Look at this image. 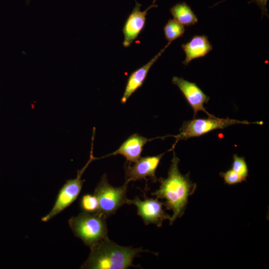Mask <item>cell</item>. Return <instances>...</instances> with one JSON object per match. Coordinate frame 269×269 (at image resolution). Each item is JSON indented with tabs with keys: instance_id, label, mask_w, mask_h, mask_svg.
Instances as JSON below:
<instances>
[{
	"instance_id": "obj_1",
	"label": "cell",
	"mask_w": 269,
	"mask_h": 269,
	"mask_svg": "<svg viewBox=\"0 0 269 269\" xmlns=\"http://www.w3.org/2000/svg\"><path fill=\"white\" fill-rule=\"evenodd\" d=\"M179 160L173 152L167 177L157 179L160 183L159 188L151 193L157 199L164 200L163 205L173 212L169 220L170 225L183 215L188 197L196 188V184L190 180L188 174L180 173L178 168Z\"/></svg>"
},
{
	"instance_id": "obj_2",
	"label": "cell",
	"mask_w": 269,
	"mask_h": 269,
	"mask_svg": "<svg viewBox=\"0 0 269 269\" xmlns=\"http://www.w3.org/2000/svg\"><path fill=\"white\" fill-rule=\"evenodd\" d=\"M90 247V254L81 269H126L135 267L133 264L134 259L140 253L147 252L142 248L121 246L108 238Z\"/></svg>"
},
{
	"instance_id": "obj_3",
	"label": "cell",
	"mask_w": 269,
	"mask_h": 269,
	"mask_svg": "<svg viewBox=\"0 0 269 269\" xmlns=\"http://www.w3.org/2000/svg\"><path fill=\"white\" fill-rule=\"evenodd\" d=\"M106 218L99 212H82L68 220L69 225L75 236L87 246L108 238Z\"/></svg>"
},
{
	"instance_id": "obj_4",
	"label": "cell",
	"mask_w": 269,
	"mask_h": 269,
	"mask_svg": "<svg viewBox=\"0 0 269 269\" xmlns=\"http://www.w3.org/2000/svg\"><path fill=\"white\" fill-rule=\"evenodd\" d=\"M207 119H195L184 122L180 133L176 135H172L176 138L175 144L180 140L186 139L193 137L200 136L217 129H224L237 124L263 125V122H250L227 118H218L214 116Z\"/></svg>"
},
{
	"instance_id": "obj_5",
	"label": "cell",
	"mask_w": 269,
	"mask_h": 269,
	"mask_svg": "<svg viewBox=\"0 0 269 269\" xmlns=\"http://www.w3.org/2000/svg\"><path fill=\"white\" fill-rule=\"evenodd\" d=\"M128 184L125 182L121 186H113L109 184L107 175L104 174L94 191L99 201L98 212L107 218L114 214L122 205L130 204V199L127 197Z\"/></svg>"
},
{
	"instance_id": "obj_6",
	"label": "cell",
	"mask_w": 269,
	"mask_h": 269,
	"mask_svg": "<svg viewBox=\"0 0 269 269\" xmlns=\"http://www.w3.org/2000/svg\"><path fill=\"white\" fill-rule=\"evenodd\" d=\"M93 135L88 161L80 170L77 171L76 178L66 181L59 190L52 208L47 214L41 218L42 222H46L62 212L73 203L79 196L85 181V180L82 179V176L92 161L97 159L94 157L93 154Z\"/></svg>"
},
{
	"instance_id": "obj_7",
	"label": "cell",
	"mask_w": 269,
	"mask_h": 269,
	"mask_svg": "<svg viewBox=\"0 0 269 269\" xmlns=\"http://www.w3.org/2000/svg\"><path fill=\"white\" fill-rule=\"evenodd\" d=\"M164 154L140 157L133 165L128 162L126 163L124 166L125 182L129 183L132 181L149 177L153 182H156L157 181L156 170Z\"/></svg>"
},
{
	"instance_id": "obj_8",
	"label": "cell",
	"mask_w": 269,
	"mask_h": 269,
	"mask_svg": "<svg viewBox=\"0 0 269 269\" xmlns=\"http://www.w3.org/2000/svg\"><path fill=\"white\" fill-rule=\"evenodd\" d=\"M130 204H134L136 207L137 215L145 225L153 224L160 227L164 220L170 219V216L163 209V203L157 198L145 197L142 200L136 196L130 200Z\"/></svg>"
},
{
	"instance_id": "obj_9",
	"label": "cell",
	"mask_w": 269,
	"mask_h": 269,
	"mask_svg": "<svg viewBox=\"0 0 269 269\" xmlns=\"http://www.w3.org/2000/svg\"><path fill=\"white\" fill-rule=\"evenodd\" d=\"M156 0H153L152 4L143 11L140 10L141 4L135 0V6L129 15L123 28L124 47L130 46L143 30L148 11L152 8L157 7V5L155 4Z\"/></svg>"
},
{
	"instance_id": "obj_10",
	"label": "cell",
	"mask_w": 269,
	"mask_h": 269,
	"mask_svg": "<svg viewBox=\"0 0 269 269\" xmlns=\"http://www.w3.org/2000/svg\"><path fill=\"white\" fill-rule=\"evenodd\" d=\"M172 83L178 87L193 109L194 118L199 111L204 112L210 117L214 116L209 113L204 106V104L208 102L209 97L206 95L196 83L176 76L173 77Z\"/></svg>"
},
{
	"instance_id": "obj_11",
	"label": "cell",
	"mask_w": 269,
	"mask_h": 269,
	"mask_svg": "<svg viewBox=\"0 0 269 269\" xmlns=\"http://www.w3.org/2000/svg\"><path fill=\"white\" fill-rule=\"evenodd\" d=\"M171 44L168 43L147 63L133 71L128 77L123 95L121 102L122 104L127 102L129 98L143 85L147 74L153 64L161 56L166 49Z\"/></svg>"
},
{
	"instance_id": "obj_12",
	"label": "cell",
	"mask_w": 269,
	"mask_h": 269,
	"mask_svg": "<svg viewBox=\"0 0 269 269\" xmlns=\"http://www.w3.org/2000/svg\"><path fill=\"white\" fill-rule=\"evenodd\" d=\"M153 139H148L138 134H134L128 137L116 150L101 158L119 154L124 156L127 162L134 163L141 157L145 144Z\"/></svg>"
},
{
	"instance_id": "obj_13",
	"label": "cell",
	"mask_w": 269,
	"mask_h": 269,
	"mask_svg": "<svg viewBox=\"0 0 269 269\" xmlns=\"http://www.w3.org/2000/svg\"><path fill=\"white\" fill-rule=\"evenodd\" d=\"M181 47L185 54L182 62L185 66L194 59L205 57L213 49L208 36L204 34L193 35L187 42L182 44Z\"/></svg>"
},
{
	"instance_id": "obj_14",
	"label": "cell",
	"mask_w": 269,
	"mask_h": 269,
	"mask_svg": "<svg viewBox=\"0 0 269 269\" xmlns=\"http://www.w3.org/2000/svg\"><path fill=\"white\" fill-rule=\"evenodd\" d=\"M170 12L174 19L187 27L192 26L198 21L196 15L185 2L176 3L170 8Z\"/></svg>"
},
{
	"instance_id": "obj_15",
	"label": "cell",
	"mask_w": 269,
	"mask_h": 269,
	"mask_svg": "<svg viewBox=\"0 0 269 269\" xmlns=\"http://www.w3.org/2000/svg\"><path fill=\"white\" fill-rule=\"evenodd\" d=\"M163 32L166 40L171 43L184 35L185 28L175 19H169L163 27Z\"/></svg>"
},
{
	"instance_id": "obj_16",
	"label": "cell",
	"mask_w": 269,
	"mask_h": 269,
	"mask_svg": "<svg viewBox=\"0 0 269 269\" xmlns=\"http://www.w3.org/2000/svg\"><path fill=\"white\" fill-rule=\"evenodd\" d=\"M80 206L83 212L97 213L99 209V201L95 194H85L80 199Z\"/></svg>"
},
{
	"instance_id": "obj_17",
	"label": "cell",
	"mask_w": 269,
	"mask_h": 269,
	"mask_svg": "<svg viewBox=\"0 0 269 269\" xmlns=\"http://www.w3.org/2000/svg\"><path fill=\"white\" fill-rule=\"evenodd\" d=\"M232 169L238 173L244 181L246 180L248 176V167L244 157L234 154Z\"/></svg>"
},
{
	"instance_id": "obj_18",
	"label": "cell",
	"mask_w": 269,
	"mask_h": 269,
	"mask_svg": "<svg viewBox=\"0 0 269 269\" xmlns=\"http://www.w3.org/2000/svg\"><path fill=\"white\" fill-rule=\"evenodd\" d=\"M220 175L223 178L225 183L229 185L236 184L244 181L242 177L232 169L220 173Z\"/></svg>"
},
{
	"instance_id": "obj_19",
	"label": "cell",
	"mask_w": 269,
	"mask_h": 269,
	"mask_svg": "<svg viewBox=\"0 0 269 269\" xmlns=\"http://www.w3.org/2000/svg\"><path fill=\"white\" fill-rule=\"evenodd\" d=\"M227 0H223L221 2H218L216 3L214 5H216L220 2L225 1ZM268 0H251L249 3L254 2L256 3L260 7L262 11V17L264 15H266L269 17V15L268 13V9L267 8V5Z\"/></svg>"
}]
</instances>
